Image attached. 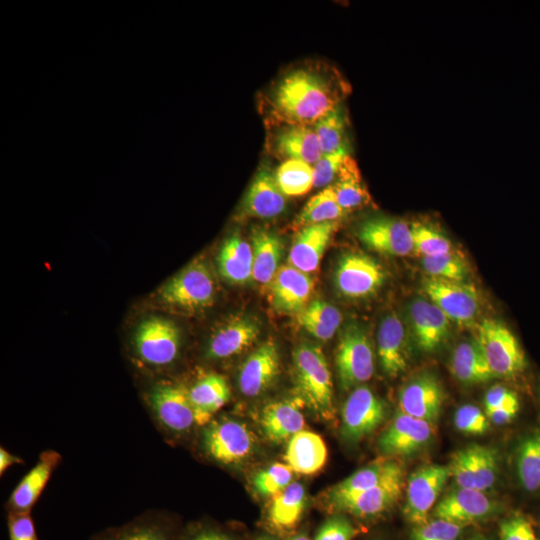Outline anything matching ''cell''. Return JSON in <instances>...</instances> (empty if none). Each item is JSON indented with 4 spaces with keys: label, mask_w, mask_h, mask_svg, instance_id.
<instances>
[{
    "label": "cell",
    "mask_w": 540,
    "mask_h": 540,
    "mask_svg": "<svg viewBox=\"0 0 540 540\" xmlns=\"http://www.w3.org/2000/svg\"><path fill=\"white\" fill-rule=\"evenodd\" d=\"M412 335L418 347L427 353L437 350L450 334V320L433 302L413 299L408 307Z\"/></svg>",
    "instance_id": "18"
},
{
    "label": "cell",
    "mask_w": 540,
    "mask_h": 540,
    "mask_svg": "<svg viewBox=\"0 0 540 540\" xmlns=\"http://www.w3.org/2000/svg\"><path fill=\"white\" fill-rule=\"evenodd\" d=\"M347 155L346 147L333 153L323 154L313 165L314 187L326 188L334 182Z\"/></svg>",
    "instance_id": "47"
},
{
    "label": "cell",
    "mask_w": 540,
    "mask_h": 540,
    "mask_svg": "<svg viewBox=\"0 0 540 540\" xmlns=\"http://www.w3.org/2000/svg\"><path fill=\"white\" fill-rule=\"evenodd\" d=\"M274 176L285 196H301L314 187L313 166L301 160L283 161Z\"/></svg>",
    "instance_id": "41"
},
{
    "label": "cell",
    "mask_w": 540,
    "mask_h": 540,
    "mask_svg": "<svg viewBox=\"0 0 540 540\" xmlns=\"http://www.w3.org/2000/svg\"><path fill=\"white\" fill-rule=\"evenodd\" d=\"M9 540H39L30 513H7Z\"/></svg>",
    "instance_id": "51"
},
{
    "label": "cell",
    "mask_w": 540,
    "mask_h": 540,
    "mask_svg": "<svg viewBox=\"0 0 540 540\" xmlns=\"http://www.w3.org/2000/svg\"><path fill=\"white\" fill-rule=\"evenodd\" d=\"M422 288L430 301L438 306L450 321L463 325L475 320L479 300L472 285L429 277L423 281Z\"/></svg>",
    "instance_id": "12"
},
{
    "label": "cell",
    "mask_w": 540,
    "mask_h": 540,
    "mask_svg": "<svg viewBox=\"0 0 540 540\" xmlns=\"http://www.w3.org/2000/svg\"><path fill=\"white\" fill-rule=\"evenodd\" d=\"M433 423L400 412L379 438L382 453L408 456L421 449L434 433Z\"/></svg>",
    "instance_id": "19"
},
{
    "label": "cell",
    "mask_w": 540,
    "mask_h": 540,
    "mask_svg": "<svg viewBox=\"0 0 540 540\" xmlns=\"http://www.w3.org/2000/svg\"><path fill=\"white\" fill-rule=\"evenodd\" d=\"M331 187L345 212L365 206L370 202V195L362 181L358 166L349 155L345 157Z\"/></svg>",
    "instance_id": "37"
},
{
    "label": "cell",
    "mask_w": 540,
    "mask_h": 540,
    "mask_svg": "<svg viewBox=\"0 0 540 540\" xmlns=\"http://www.w3.org/2000/svg\"><path fill=\"white\" fill-rule=\"evenodd\" d=\"M503 406H520L519 398L517 394L509 388L503 385H494L485 394V411Z\"/></svg>",
    "instance_id": "52"
},
{
    "label": "cell",
    "mask_w": 540,
    "mask_h": 540,
    "mask_svg": "<svg viewBox=\"0 0 540 540\" xmlns=\"http://www.w3.org/2000/svg\"><path fill=\"white\" fill-rule=\"evenodd\" d=\"M131 346L136 361L142 367L165 369L172 366L179 357L180 330L166 318L150 316L136 327Z\"/></svg>",
    "instance_id": "4"
},
{
    "label": "cell",
    "mask_w": 540,
    "mask_h": 540,
    "mask_svg": "<svg viewBox=\"0 0 540 540\" xmlns=\"http://www.w3.org/2000/svg\"><path fill=\"white\" fill-rule=\"evenodd\" d=\"M157 295L163 304L172 308L198 311L214 303L216 282L208 264L195 259L169 279Z\"/></svg>",
    "instance_id": "5"
},
{
    "label": "cell",
    "mask_w": 540,
    "mask_h": 540,
    "mask_svg": "<svg viewBox=\"0 0 540 540\" xmlns=\"http://www.w3.org/2000/svg\"><path fill=\"white\" fill-rule=\"evenodd\" d=\"M327 456L322 437L315 432L302 430L289 439L284 458L294 472L311 475L324 467Z\"/></svg>",
    "instance_id": "31"
},
{
    "label": "cell",
    "mask_w": 540,
    "mask_h": 540,
    "mask_svg": "<svg viewBox=\"0 0 540 540\" xmlns=\"http://www.w3.org/2000/svg\"><path fill=\"white\" fill-rule=\"evenodd\" d=\"M272 152L281 159L314 165L323 155L315 129L308 125H281L270 140Z\"/></svg>",
    "instance_id": "23"
},
{
    "label": "cell",
    "mask_w": 540,
    "mask_h": 540,
    "mask_svg": "<svg viewBox=\"0 0 540 540\" xmlns=\"http://www.w3.org/2000/svg\"><path fill=\"white\" fill-rule=\"evenodd\" d=\"M253 252L252 278L260 284H269L280 268L283 255L281 238L269 230H252Z\"/></svg>",
    "instance_id": "34"
},
{
    "label": "cell",
    "mask_w": 540,
    "mask_h": 540,
    "mask_svg": "<svg viewBox=\"0 0 540 540\" xmlns=\"http://www.w3.org/2000/svg\"><path fill=\"white\" fill-rule=\"evenodd\" d=\"M200 446L210 460L225 466L244 461L252 452L254 438L248 427L234 419L213 418L201 427Z\"/></svg>",
    "instance_id": "6"
},
{
    "label": "cell",
    "mask_w": 540,
    "mask_h": 540,
    "mask_svg": "<svg viewBox=\"0 0 540 540\" xmlns=\"http://www.w3.org/2000/svg\"><path fill=\"white\" fill-rule=\"evenodd\" d=\"M500 540H538L531 522L522 515H514L500 524Z\"/></svg>",
    "instance_id": "49"
},
{
    "label": "cell",
    "mask_w": 540,
    "mask_h": 540,
    "mask_svg": "<svg viewBox=\"0 0 540 540\" xmlns=\"http://www.w3.org/2000/svg\"><path fill=\"white\" fill-rule=\"evenodd\" d=\"M454 425L457 430L468 435H482L490 429L487 415L472 404H465L457 409Z\"/></svg>",
    "instance_id": "46"
},
{
    "label": "cell",
    "mask_w": 540,
    "mask_h": 540,
    "mask_svg": "<svg viewBox=\"0 0 540 540\" xmlns=\"http://www.w3.org/2000/svg\"><path fill=\"white\" fill-rule=\"evenodd\" d=\"M336 367L344 390L366 382L373 376L372 346L360 325L349 323L341 331L336 350Z\"/></svg>",
    "instance_id": "8"
},
{
    "label": "cell",
    "mask_w": 540,
    "mask_h": 540,
    "mask_svg": "<svg viewBox=\"0 0 540 540\" xmlns=\"http://www.w3.org/2000/svg\"><path fill=\"white\" fill-rule=\"evenodd\" d=\"M401 465L393 459L379 458L333 486L327 493L328 503L336 508L342 502L374 487Z\"/></svg>",
    "instance_id": "30"
},
{
    "label": "cell",
    "mask_w": 540,
    "mask_h": 540,
    "mask_svg": "<svg viewBox=\"0 0 540 540\" xmlns=\"http://www.w3.org/2000/svg\"><path fill=\"white\" fill-rule=\"evenodd\" d=\"M259 540H268V539H259Z\"/></svg>",
    "instance_id": "58"
},
{
    "label": "cell",
    "mask_w": 540,
    "mask_h": 540,
    "mask_svg": "<svg viewBox=\"0 0 540 540\" xmlns=\"http://www.w3.org/2000/svg\"><path fill=\"white\" fill-rule=\"evenodd\" d=\"M468 540H485V539H483V538H481V537H474V538H470V539H468Z\"/></svg>",
    "instance_id": "57"
},
{
    "label": "cell",
    "mask_w": 540,
    "mask_h": 540,
    "mask_svg": "<svg viewBox=\"0 0 540 540\" xmlns=\"http://www.w3.org/2000/svg\"><path fill=\"white\" fill-rule=\"evenodd\" d=\"M342 320V314L332 304L313 300L296 315V321L300 327L316 339L327 341L338 330Z\"/></svg>",
    "instance_id": "36"
},
{
    "label": "cell",
    "mask_w": 540,
    "mask_h": 540,
    "mask_svg": "<svg viewBox=\"0 0 540 540\" xmlns=\"http://www.w3.org/2000/svg\"><path fill=\"white\" fill-rule=\"evenodd\" d=\"M450 477L449 467L438 464L422 466L410 475L404 514L411 523L420 525L428 521L429 512Z\"/></svg>",
    "instance_id": "11"
},
{
    "label": "cell",
    "mask_w": 540,
    "mask_h": 540,
    "mask_svg": "<svg viewBox=\"0 0 540 540\" xmlns=\"http://www.w3.org/2000/svg\"><path fill=\"white\" fill-rule=\"evenodd\" d=\"M337 228V221L302 227L290 248L288 264L308 274L315 271Z\"/></svg>",
    "instance_id": "25"
},
{
    "label": "cell",
    "mask_w": 540,
    "mask_h": 540,
    "mask_svg": "<svg viewBox=\"0 0 540 540\" xmlns=\"http://www.w3.org/2000/svg\"><path fill=\"white\" fill-rule=\"evenodd\" d=\"M292 472L287 464L274 463L255 475L254 487L259 494L273 497L291 483Z\"/></svg>",
    "instance_id": "45"
},
{
    "label": "cell",
    "mask_w": 540,
    "mask_h": 540,
    "mask_svg": "<svg viewBox=\"0 0 540 540\" xmlns=\"http://www.w3.org/2000/svg\"><path fill=\"white\" fill-rule=\"evenodd\" d=\"M313 286L308 273L281 265L269 283L271 304L278 312L297 315L308 305Z\"/></svg>",
    "instance_id": "20"
},
{
    "label": "cell",
    "mask_w": 540,
    "mask_h": 540,
    "mask_svg": "<svg viewBox=\"0 0 540 540\" xmlns=\"http://www.w3.org/2000/svg\"><path fill=\"white\" fill-rule=\"evenodd\" d=\"M377 352L381 368L389 377H396L406 369L408 365L406 332L395 312L388 313L379 325Z\"/></svg>",
    "instance_id": "27"
},
{
    "label": "cell",
    "mask_w": 540,
    "mask_h": 540,
    "mask_svg": "<svg viewBox=\"0 0 540 540\" xmlns=\"http://www.w3.org/2000/svg\"><path fill=\"white\" fill-rule=\"evenodd\" d=\"M280 369L277 345L268 340L244 362L239 373L240 391L249 397L263 393L276 379Z\"/></svg>",
    "instance_id": "22"
},
{
    "label": "cell",
    "mask_w": 540,
    "mask_h": 540,
    "mask_svg": "<svg viewBox=\"0 0 540 540\" xmlns=\"http://www.w3.org/2000/svg\"><path fill=\"white\" fill-rule=\"evenodd\" d=\"M290 540H310V539L308 537H306L305 535L300 534V535H297V536L293 537Z\"/></svg>",
    "instance_id": "56"
},
{
    "label": "cell",
    "mask_w": 540,
    "mask_h": 540,
    "mask_svg": "<svg viewBox=\"0 0 540 540\" xmlns=\"http://www.w3.org/2000/svg\"><path fill=\"white\" fill-rule=\"evenodd\" d=\"M187 389L198 427L208 424L231 397L226 378L214 372L203 374Z\"/></svg>",
    "instance_id": "29"
},
{
    "label": "cell",
    "mask_w": 540,
    "mask_h": 540,
    "mask_svg": "<svg viewBox=\"0 0 540 540\" xmlns=\"http://www.w3.org/2000/svg\"><path fill=\"white\" fill-rule=\"evenodd\" d=\"M493 509V502L484 491L458 487L437 503L434 515L438 519L462 525L488 516Z\"/></svg>",
    "instance_id": "24"
},
{
    "label": "cell",
    "mask_w": 540,
    "mask_h": 540,
    "mask_svg": "<svg viewBox=\"0 0 540 540\" xmlns=\"http://www.w3.org/2000/svg\"><path fill=\"white\" fill-rule=\"evenodd\" d=\"M497 451L489 446L472 444L457 450L448 465L458 487L486 491L497 480Z\"/></svg>",
    "instance_id": "9"
},
{
    "label": "cell",
    "mask_w": 540,
    "mask_h": 540,
    "mask_svg": "<svg viewBox=\"0 0 540 540\" xmlns=\"http://www.w3.org/2000/svg\"><path fill=\"white\" fill-rule=\"evenodd\" d=\"M355 535L353 524L347 518L337 515L320 527L314 540H352Z\"/></svg>",
    "instance_id": "50"
},
{
    "label": "cell",
    "mask_w": 540,
    "mask_h": 540,
    "mask_svg": "<svg viewBox=\"0 0 540 540\" xmlns=\"http://www.w3.org/2000/svg\"><path fill=\"white\" fill-rule=\"evenodd\" d=\"M520 406H503L491 410H486L490 422L497 425H504L510 423L517 415Z\"/></svg>",
    "instance_id": "54"
},
{
    "label": "cell",
    "mask_w": 540,
    "mask_h": 540,
    "mask_svg": "<svg viewBox=\"0 0 540 540\" xmlns=\"http://www.w3.org/2000/svg\"><path fill=\"white\" fill-rule=\"evenodd\" d=\"M253 252L251 245L238 233L224 240L217 256L220 275L230 283L245 284L252 278Z\"/></svg>",
    "instance_id": "33"
},
{
    "label": "cell",
    "mask_w": 540,
    "mask_h": 540,
    "mask_svg": "<svg viewBox=\"0 0 540 540\" xmlns=\"http://www.w3.org/2000/svg\"><path fill=\"white\" fill-rule=\"evenodd\" d=\"M61 459L60 453L55 450L41 452L35 465L21 478L8 497L4 506L7 513H30Z\"/></svg>",
    "instance_id": "17"
},
{
    "label": "cell",
    "mask_w": 540,
    "mask_h": 540,
    "mask_svg": "<svg viewBox=\"0 0 540 540\" xmlns=\"http://www.w3.org/2000/svg\"><path fill=\"white\" fill-rule=\"evenodd\" d=\"M358 236L367 247L380 254L406 256L413 251L411 225L398 218H369L360 225Z\"/></svg>",
    "instance_id": "15"
},
{
    "label": "cell",
    "mask_w": 540,
    "mask_h": 540,
    "mask_svg": "<svg viewBox=\"0 0 540 540\" xmlns=\"http://www.w3.org/2000/svg\"><path fill=\"white\" fill-rule=\"evenodd\" d=\"M344 210L339 205L335 192L328 186L314 195L305 204L294 224L297 227L337 221L344 214Z\"/></svg>",
    "instance_id": "40"
},
{
    "label": "cell",
    "mask_w": 540,
    "mask_h": 540,
    "mask_svg": "<svg viewBox=\"0 0 540 540\" xmlns=\"http://www.w3.org/2000/svg\"><path fill=\"white\" fill-rule=\"evenodd\" d=\"M421 264L430 277L463 282L468 274L465 261L451 252L438 256L423 257Z\"/></svg>",
    "instance_id": "43"
},
{
    "label": "cell",
    "mask_w": 540,
    "mask_h": 540,
    "mask_svg": "<svg viewBox=\"0 0 540 540\" xmlns=\"http://www.w3.org/2000/svg\"><path fill=\"white\" fill-rule=\"evenodd\" d=\"M293 376L298 399L321 418H332L331 372L318 345L303 343L294 350Z\"/></svg>",
    "instance_id": "2"
},
{
    "label": "cell",
    "mask_w": 540,
    "mask_h": 540,
    "mask_svg": "<svg viewBox=\"0 0 540 540\" xmlns=\"http://www.w3.org/2000/svg\"><path fill=\"white\" fill-rule=\"evenodd\" d=\"M15 464H24V460L20 458L19 456L10 453L8 450H6L4 447L1 446L0 448V474L1 476L5 471L15 465Z\"/></svg>",
    "instance_id": "55"
},
{
    "label": "cell",
    "mask_w": 540,
    "mask_h": 540,
    "mask_svg": "<svg viewBox=\"0 0 540 540\" xmlns=\"http://www.w3.org/2000/svg\"><path fill=\"white\" fill-rule=\"evenodd\" d=\"M347 120L341 105L314 124L323 154L336 152L345 146Z\"/></svg>",
    "instance_id": "42"
},
{
    "label": "cell",
    "mask_w": 540,
    "mask_h": 540,
    "mask_svg": "<svg viewBox=\"0 0 540 540\" xmlns=\"http://www.w3.org/2000/svg\"><path fill=\"white\" fill-rule=\"evenodd\" d=\"M185 540H231V538L214 526L200 525L188 533Z\"/></svg>",
    "instance_id": "53"
},
{
    "label": "cell",
    "mask_w": 540,
    "mask_h": 540,
    "mask_svg": "<svg viewBox=\"0 0 540 540\" xmlns=\"http://www.w3.org/2000/svg\"><path fill=\"white\" fill-rule=\"evenodd\" d=\"M259 324L248 316L234 317L218 327L208 340L205 357L223 360L242 353L257 340Z\"/></svg>",
    "instance_id": "21"
},
{
    "label": "cell",
    "mask_w": 540,
    "mask_h": 540,
    "mask_svg": "<svg viewBox=\"0 0 540 540\" xmlns=\"http://www.w3.org/2000/svg\"><path fill=\"white\" fill-rule=\"evenodd\" d=\"M300 399L283 400L266 405L261 415V427L265 436L275 443L290 439L303 430L305 420L300 410Z\"/></svg>",
    "instance_id": "32"
},
{
    "label": "cell",
    "mask_w": 540,
    "mask_h": 540,
    "mask_svg": "<svg viewBox=\"0 0 540 540\" xmlns=\"http://www.w3.org/2000/svg\"><path fill=\"white\" fill-rule=\"evenodd\" d=\"M445 392L439 379L431 372H420L401 388L400 412L434 423L440 416Z\"/></svg>",
    "instance_id": "14"
},
{
    "label": "cell",
    "mask_w": 540,
    "mask_h": 540,
    "mask_svg": "<svg viewBox=\"0 0 540 540\" xmlns=\"http://www.w3.org/2000/svg\"><path fill=\"white\" fill-rule=\"evenodd\" d=\"M286 208L285 195L274 174L262 167L255 175L242 204V214L255 218H274Z\"/></svg>",
    "instance_id": "28"
},
{
    "label": "cell",
    "mask_w": 540,
    "mask_h": 540,
    "mask_svg": "<svg viewBox=\"0 0 540 540\" xmlns=\"http://www.w3.org/2000/svg\"><path fill=\"white\" fill-rule=\"evenodd\" d=\"M403 486V469L399 467L380 483L342 502L336 509L347 511L358 517L378 515L396 503Z\"/></svg>",
    "instance_id": "26"
},
{
    "label": "cell",
    "mask_w": 540,
    "mask_h": 540,
    "mask_svg": "<svg viewBox=\"0 0 540 540\" xmlns=\"http://www.w3.org/2000/svg\"><path fill=\"white\" fill-rule=\"evenodd\" d=\"M413 250L423 257H432L451 252V242L436 229L422 224L411 225Z\"/></svg>",
    "instance_id": "44"
},
{
    "label": "cell",
    "mask_w": 540,
    "mask_h": 540,
    "mask_svg": "<svg viewBox=\"0 0 540 540\" xmlns=\"http://www.w3.org/2000/svg\"><path fill=\"white\" fill-rule=\"evenodd\" d=\"M143 401L155 427L167 438L184 436L198 427L183 383L155 382L145 390Z\"/></svg>",
    "instance_id": "3"
},
{
    "label": "cell",
    "mask_w": 540,
    "mask_h": 540,
    "mask_svg": "<svg viewBox=\"0 0 540 540\" xmlns=\"http://www.w3.org/2000/svg\"><path fill=\"white\" fill-rule=\"evenodd\" d=\"M305 503L304 487L298 482H291L272 497L268 511L271 524L279 529L294 527L301 518Z\"/></svg>",
    "instance_id": "38"
},
{
    "label": "cell",
    "mask_w": 540,
    "mask_h": 540,
    "mask_svg": "<svg viewBox=\"0 0 540 540\" xmlns=\"http://www.w3.org/2000/svg\"><path fill=\"white\" fill-rule=\"evenodd\" d=\"M450 370L465 384H478L494 378L477 339L461 342L454 350Z\"/></svg>",
    "instance_id": "35"
},
{
    "label": "cell",
    "mask_w": 540,
    "mask_h": 540,
    "mask_svg": "<svg viewBox=\"0 0 540 540\" xmlns=\"http://www.w3.org/2000/svg\"><path fill=\"white\" fill-rule=\"evenodd\" d=\"M461 527L460 524L436 518L417 525L413 530L412 540H456Z\"/></svg>",
    "instance_id": "48"
},
{
    "label": "cell",
    "mask_w": 540,
    "mask_h": 540,
    "mask_svg": "<svg viewBox=\"0 0 540 540\" xmlns=\"http://www.w3.org/2000/svg\"><path fill=\"white\" fill-rule=\"evenodd\" d=\"M88 540H180L173 518L165 511L150 509L126 523L107 527Z\"/></svg>",
    "instance_id": "16"
},
{
    "label": "cell",
    "mask_w": 540,
    "mask_h": 540,
    "mask_svg": "<svg viewBox=\"0 0 540 540\" xmlns=\"http://www.w3.org/2000/svg\"><path fill=\"white\" fill-rule=\"evenodd\" d=\"M385 280L382 266L360 252L344 254L338 261L334 283L337 291L348 298H363L374 294Z\"/></svg>",
    "instance_id": "10"
},
{
    "label": "cell",
    "mask_w": 540,
    "mask_h": 540,
    "mask_svg": "<svg viewBox=\"0 0 540 540\" xmlns=\"http://www.w3.org/2000/svg\"><path fill=\"white\" fill-rule=\"evenodd\" d=\"M477 340L495 377L511 378L526 368L524 351L502 322L484 319L479 325Z\"/></svg>",
    "instance_id": "7"
},
{
    "label": "cell",
    "mask_w": 540,
    "mask_h": 540,
    "mask_svg": "<svg viewBox=\"0 0 540 540\" xmlns=\"http://www.w3.org/2000/svg\"><path fill=\"white\" fill-rule=\"evenodd\" d=\"M341 82L317 67L286 72L272 87L267 103L270 117L279 124H314L341 105Z\"/></svg>",
    "instance_id": "1"
},
{
    "label": "cell",
    "mask_w": 540,
    "mask_h": 540,
    "mask_svg": "<svg viewBox=\"0 0 540 540\" xmlns=\"http://www.w3.org/2000/svg\"><path fill=\"white\" fill-rule=\"evenodd\" d=\"M383 401L367 386H358L347 398L342 410V435L359 441L371 434L384 420Z\"/></svg>",
    "instance_id": "13"
},
{
    "label": "cell",
    "mask_w": 540,
    "mask_h": 540,
    "mask_svg": "<svg viewBox=\"0 0 540 540\" xmlns=\"http://www.w3.org/2000/svg\"><path fill=\"white\" fill-rule=\"evenodd\" d=\"M516 473L524 490L535 492L540 489V429L533 430L520 441Z\"/></svg>",
    "instance_id": "39"
}]
</instances>
